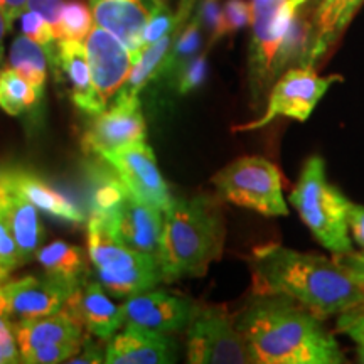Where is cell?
Segmentation results:
<instances>
[{
  "instance_id": "cell-1",
  "label": "cell",
  "mask_w": 364,
  "mask_h": 364,
  "mask_svg": "<svg viewBox=\"0 0 364 364\" xmlns=\"http://www.w3.org/2000/svg\"><path fill=\"white\" fill-rule=\"evenodd\" d=\"M235 322L253 364L348 363L322 318L285 295L255 292Z\"/></svg>"
},
{
  "instance_id": "cell-2",
  "label": "cell",
  "mask_w": 364,
  "mask_h": 364,
  "mask_svg": "<svg viewBox=\"0 0 364 364\" xmlns=\"http://www.w3.org/2000/svg\"><path fill=\"white\" fill-rule=\"evenodd\" d=\"M250 265L255 292L285 295L321 318L364 306V289L336 257L270 243L253 250Z\"/></svg>"
},
{
  "instance_id": "cell-3",
  "label": "cell",
  "mask_w": 364,
  "mask_h": 364,
  "mask_svg": "<svg viewBox=\"0 0 364 364\" xmlns=\"http://www.w3.org/2000/svg\"><path fill=\"white\" fill-rule=\"evenodd\" d=\"M220 198L174 199L164 215L159 267L162 280L204 277L225 252L226 225Z\"/></svg>"
},
{
  "instance_id": "cell-4",
  "label": "cell",
  "mask_w": 364,
  "mask_h": 364,
  "mask_svg": "<svg viewBox=\"0 0 364 364\" xmlns=\"http://www.w3.org/2000/svg\"><path fill=\"white\" fill-rule=\"evenodd\" d=\"M290 203L321 247L334 257L354 252L348 220L353 201L327 179L326 161L321 156L309 157L304 164Z\"/></svg>"
},
{
  "instance_id": "cell-5",
  "label": "cell",
  "mask_w": 364,
  "mask_h": 364,
  "mask_svg": "<svg viewBox=\"0 0 364 364\" xmlns=\"http://www.w3.org/2000/svg\"><path fill=\"white\" fill-rule=\"evenodd\" d=\"M88 255L97 280L113 297H132L162 282L159 258L122 243L98 218L88 221Z\"/></svg>"
},
{
  "instance_id": "cell-6",
  "label": "cell",
  "mask_w": 364,
  "mask_h": 364,
  "mask_svg": "<svg viewBox=\"0 0 364 364\" xmlns=\"http://www.w3.org/2000/svg\"><path fill=\"white\" fill-rule=\"evenodd\" d=\"M213 184L223 201L235 206L252 209L263 216L289 215L279 167L265 157L236 159L218 172Z\"/></svg>"
},
{
  "instance_id": "cell-7",
  "label": "cell",
  "mask_w": 364,
  "mask_h": 364,
  "mask_svg": "<svg viewBox=\"0 0 364 364\" xmlns=\"http://www.w3.org/2000/svg\"><path fill=\"white\" fill-rule=\"evenodd\" d=\"M309 0H250L253 36L250 49V83L253 100L260 102L275 83V61L295 14Z\"/></svg>"
},
{
  "instance_id": "cell-8",
  "label": "cell",
  "mask_w": 364,
  "mask_h": 364,
  "mask_svg": "<svg viewBox=\"0 0 364 364\" xmlns=\"http://www.w3.org/2000/svg\"><path fill=\"white\" fill-rule=\"evenodd\" d=\"M343 76L317 75L316 66H295L282 73L268 91L263 115L250 124L235 127V130H257L272 124L275 118L285 117L297 122H307L316 107L332 85L341 83Z\"/></svg>"
},
{
  "instance_id": "cell-9",
  "label": "cell",
  "mask_w": 364,
  "mask_h": 364,
  "mask_svg": "<svg viewBox=\"0 0 364 364\" xmlns=\"http://www.w3.org/2000/svg\"><path fill=\"white\" fill-rule=\"evenodd\" d=\"M188 361L193 364L253 363L235 317L220 307H196L188 326Z\"/></svg>"
},
{
  "instance_id": "cell-10",
  "label": "cell",
  "mask_w": 364,
  "mask_h": 364,
  "mask_svg": "<svg viewBox=\"0 0 364 364\" xmlns=\"http://www.w3.org/2000/svg\"><path fill=\"white\" fill-rule=\"evenodd\" d=\"M145 120L139 97L118 93L110 108L93 115L81 145L86 154L102 157L125 145L145 142Z\"/></svg>"
},
{
  "instance_id": "cell-11",
  "label": "cell",
  "mask_w": 364,
  "mask_h": 364,
  "mask_svg": "<svg viewBox=\"0 0 364 364\" xmlns=\"http://www.w3.org/2000/svg\"><path fill=\"white\" fill-rule=\"evenodd\" d=\"M76 287L51 275L24 277L0 285V312L11 321H31L63 311Z\"/></svg>"
},
{
  "instance_id": "cell-12",
  "label": "cell",
  "mask_w": 364,
  "mask_h": 364,
  "mask_svg": "<svg viewBox=\"0 0 364 364\" xmlns=\"http://www.w3.org/2000/svg\"><path fill=\"white\" fill-rule=\"evenodd\" d=\"M85 46L93 78L95 107L100 113L124 88L136 61L120 39L100 26L91 29Z\"/></svg>"
},
{
  "instance_id": "cell-13",
  "label": "cell",
  "mask_w": 364,
  "mask_h": 364,
  "mask_svg": "<svg viewBox=\"0 0 364 364\" xmlns=\"http://www.w3.org/2000/svg\"><path fill=\"white\" fill-rule=\"evenodd\" d=\"M102 159L115 169L130 193L157 208L166 215L174 199L171 198L166 181L159 171L154 150L145 142L132 144L112 152Z\"/></svg>"
},
{
  "instance_id": "cell-14",
  "label": "cell",
  "mask_w": 364,
  "mask_h": 364,
  "mask_svg": "<svg viewBox=\"0 0 364 364\" xmlns=\"http://www.w3.org/2000/svg\"><path fill=\"white\" fill-rule=\"evenodd\" d=\"M100 221L127 247L159 257L164 230V213L136 198L134 193L129 191L117 211L108 220Z\"/></svg>"
},
{
  "instance_id": "cell-15",
  "label": "cell",
  "mask_w": 364,
  "mask_h": 364,
  "mask_svg": "<svg viewBox=\"0 0 364 364\" xmlns=\"http://www.w3.org/2000/svg\"><path fill=\"white\" fill-rule=\"evenodd\" d=\"M196 307L189 300L161 292H140L127 300L124 309L125 324H134L157 332H177L186 329Z\"/></svg>"
},
{
  "instance_id": "cell-16",
  "label": "cell",
  "mask_w": 364,
  "mask_h": 364,
  "mask_svg": "<svg viewBox=\"0 0 364 364\" xmlns=\"http://www.w3.org/2000/svg\"><path fill=\"white\" fill-rule=\"evenodd\" d=\"M176 343L164 332L127 324L105 349L108 364H169L176 361Z\"/></svg>"
},
{
  "instance_id": "cell-17",
  "label": "cell",
  "mask_w": 364,
  "mask_h": 364,
  "mask_svg": "<svg viewBox=\"0 0 364 364\" xmlns=\"http://www.w3.org/2000/svg\"><path fill=\"white\" fill-rule=\"evenodd\" d=\"M0 215L16 241L22 265H26L36 258L44 240V228L41 225L38 209L7 181L6 171L0 179Z\"/></svg>"
},
{
  "instance_id": "cell-18",
  "label": "cell",
  "mask_w": 364,
  "mask_h": 364,
  "mask_svg": "<svg viewBox=\"0 0 364 364\" xmlns=\"http://www.w3.org/2000/svg\"><path fill=\"white\" fill-rule=\"evenodd\" d=\"M65 309L78 318L90 334L100 339H112L120 326L125 324L124 309L108 299L107 290L98 280L86 279L73 292Z\"/></svg>"
},
{
  "instance_id": "cell-19",
  "label": "cell",
  "mask_w": 364,
  "mask_h": 364,
  "mask_svg": "<svg viewBox=\"0 0 364 364\" xmlns=\"http://www.w3.org/2000/svg\"><path fill=\"white\" fill-rule=\"evenodd\" d=\"M22 363L38 349L61 343H83V324L63 309L53 316L12 322Z\"/></svg>"
},
{
  "instance_id": "cell-20",
  "label": "cell",
  "mask_w": 364,
  "mask_h": 364,
  "mask_svg": "<svg viewBox=\"0 0 364 364\" xmlns=\"http://www.w3.org/2000/svg\"><path fill=\"white\" fill-rule=\"evenodd\" d=\"M97 26L118 38L136 59L144 51V29L150 12L140 0H93Z\"/></svg>"
},
{
  "instance_id": "cell-21",
  "label": "cell",
  "mask_w": 364,
  "mask_h": 364,
  "mask_svg": "<svg viewBox=\"0 0 364 364\" xmlns=\"http://www.w3.org/2000/svg\"><path fill=\"white\" fill-rule=\"evenodd\" d=\"M6 177L14 188L24 194L36 208L41 209L46 215L61 221L75 223V225H80L86 220L83 209L78 204H75L65 194L51 188L48 182H44L33 172L22 169H6Z\"/></svg>"
},
{
  "instance_id": "cell-22",
  "label": "cell",
  "mask_w": 364,
  "mask_h": 364,
  "mask_svg": "<svg viewBox=\"0 0 364 364\" xmlns=\"http://www.w3.org/2000/svg\"><path fill=\"white\" fill-rule=\"evenodd\" d=\"M56 61L71 86L73 103L88 115H97L93 78L85 41L59 39Z\"/></svg>"
},
{
  "instance_id": "cell-23",
  "label": "cell",
  "mask_w": 364,
  "mask_h": 364,
  "mask_svg": "<svg viewBox=\"0 0 364 364\" xmlns=\"http://www.w3.org/2000/svg\"><path fill=\"white\" fill-rule=\"evenodd\" d=\"M363 0H321L314 12V46L311 66L326 56L349 26Z\"/></svg>"
},
{
  "instance_id": "cell-24",
  "label": "cell",
  "mask_w": 364,
  "mask_h": 364,
  "mask_svg": "<svg viewBox=\"0 0 364 364\" xmlns=\"http://www.w3.org/2000/svg\"><path fill=\"white\" fill-rule=\"evenodd\" d=\"M36 260L48 275L66 282L76 289L88 279V267H86L83 250L65 241H54L48 247L39 248L36 253Z\"/></svg>"
},
{
  "instance_id": "cell-25",
  "label": "cell",
  "mask_w": 364,
  "mask_h": 364,
  "mask_svg": "<svg viewBox=\"0 0 364 364\" xmlns=\"http://www.w3.org/2000/svg\"><path fill=\"white\" fill-rule=\"evenodd\" d=\"M88 191L91 216L105 221L117 211V208L120 206V203L129 193V188L112 166L110 169L93 166L88 171Z\"/></svg>"
},
{
  "instance_id": "cell-26",
  "label": "cell",
  "mask_w": 364,
  "mask_h": 364,
  "mask_svg": "<svg viewBox=\"0 0 364 364\" xmlns=\"http://www.w3.org/2000/svg\"><path fill=\"white\" fill-rule=\"evenodd\" d=\"M48 49L27 36H21L14 41L11 54H9V66L21 76H24L31 86L38 91L39 97H43L44 93L46 76H48Z\"/></svg>"
},
{
  "instance_id": "cell-27",
  "label": "cell",
  "mask_w": 364,
  "mask_h": 364,
  "mask_svg": "<svg viewBox=\"0 0 364 364\" xmlns=\"http://www.w3.org/2000/svg\"><path fill=\"white\" fill-rule=\"evenodd\" d=\"M171 44L172 36L167 34L162 39H159L157 43L147 46L142 54H140V58L136 59L134 70H132L124 88L118 91V93L129 95V97H139L140 90L161 71V68H166V56L169 53Z\"/></svg>"
},
{
  "instance_id": "cell-28",
  "label": "cell",
  "mask_w": 364,
  "mask_h": 364,
  "mask_svg": "<svg viewBox=\"0 0 364 364\" xmlns=\"http://www.w3.org/2000/svg\"><path fill=\"white\" fill-rule=\"evenodd\" d=\"M39 95L24 76L11 66L0 71V108L11 117H17L39 102Z\"/></svg>"
},
{
  "instance_id": "cell-29",
  "label": "cell",
  "mask_w": 364,
  "mask_h": 364,
  "mask_svg": "<svg viewBox=\"0 0 364 364\" xmlns=\"http://www.w3.org/2000/svg\"><path fill=\"white\" fill-rule=\"evenodd\" d=\"M93 14L83 2H68L59 17V39L85 41L93 29Z\"/></svg>"
},
{
  "instance_id": "cell-30",
  "label": "cell",
  "mask_w": 364,
  "mask_h": 364,
  "mask_svg": "<svg viewBox=\"0 0 364 364\" xmlns=\"http://www.w3.org/2000/svg\"><path fill=\"white\" fill-rule=\"evenodd\" d=\"M21 29L24 36L36 41V43L48 49V51L51 49L54 41L58 39L56 33H54V27L41 14L31 11V9H27V11L21 14Z\"/></svg>"
},
{
  "instance_id": "cell-31",
  "label": "cell",
  "mask_w": 364,
  "mask_h": 364,
  "mask_svg": "<svg viewBox=\"0 0 364 364\" xmlns=\"http://www.w3.org/2000/svg\"><path fill=\"white\" fill-rule=\"evenodd\" d=\"M338 329L353 341L358 363L364 364V306L338 316Z\"/></svg>"
},
{
  "instance_id": "cell-32",
  "label": "cell",
  "mask_w": 364,
  "mask_h": 364,
  "mask_svg": "<svg viewBox=\"0 0 364 364\" xmlns=\"http://www.w3.org/2000/svg\"><path fill=\"white\" fill-rule=\"evenodd\" d=\"M199 48H201V21L196 19L186 27L184 33H182L181 38L177 39L174 51H172L169 61L166 63V68L182 65V63L193 56Z\"/></svg>"
},
{
  "instance_id": "cell-33",
  "label": "cell",
  "mask_w": 364,
  "mask_h": 364,
  "mask_svg": "<svg viewBox=\"0 0 364 364\" xmlns=\"http://www.w3.org/2000/svg\"><path fill=\"white\" fill-rule=\"evenodd\" d=\"M22 267V260L19 250H17L16 241H14L11 231L0 215V284L6 282L11 273Z\"/></svg>"
},
{
  "instance_id": "cell-34",
  "label": "cell",
  "mask_w": 364,
  "mask_h": 364,
  "mask_svg": "<svg viewBox=\"0 0 364 364\" xmlns=\"http://www.w3.org/2000/svg\"><path fill=\"white\" fill-rule=\"evenodd\" d=\"M172 24H174L172 12L162 2H156V6L150 11L147 26L144 29V49L169 34Z\"/></svg>"
},
{
  "instance_id": "cell-35",
  "label": "cell",
  "mask_w": 364,
  "mask_h": 364,
  "mask_svg": "<svg viewBox=\"0 0 364 364\" xmlns=\"http://www.w3.org/2000/svg\"><path fill=\"white\" fill-rule=\"evenodd\" d=\"M253 9L247 0H228L223 7V34H233L252 24Z\"/></svg>"
},
{
  "instance_id": "cell-36",
  "label": "cell",
  "mask_w": 364,
  "mask_h": 364,
  "mask_svg": "<svg viewBox=\"0 0 364 364\" xmlns=\"http://www.w3.org/2000/svg\"><path fill=\"white\" fill-rule=\"evenodd\" d=\"M83 343H61L46 346L43 349H38L31 356L24 359L26 364H58L68 363L73 356H76L83 348Z\"/></svg>"
},
{
  "instance_id": "cell-37",
  "label": "cell",
  "mask_w": 364,
  "mask_h": 364,
  "mask_svg": "<svg viewBox=\"0 0 364 364\" xmlns=\"http://www.w3.org/2000/svg\"><path fill=\"white\" fill-rule=\"evenodd\" d=\"M208 76V61L206 54H201V56L191 59V61L182 68L181 76H179V88L181 93H189L196 88H199L204 83Z\"/></svg>"
},
{
  "instance_id": "cell-38",
  "label": "cell",
  "mask_w": 364,
  "mask_h": 364,
  "mask_svg": "<svg viewBox=\"0 0 364 364\" xmlns=\"http://www.w3.org/2000/svg\"><path fill=\"white\" fill-rule=\"evenodd\" d=\"M22 363L11 318L0 312V364Z\"/></svg>"
},
{
  "instance_id": "cell-39",
  "label": "cell",
  "mask_w": 364,
  "mask_h": 364,
  "mask_svg": "<svg viewBox=\"0 0 364 364\" xmlns=\"http://www.w3.org/2000/svg\"><path fill=\"white\" fill-rule=\"evenodd\" d=\"M199 21L211 33L213 41L225 36L223 34V9L218 0H204Z\"/></svg>"
},
{
  "instance_id": "cell-40",
  "label": "cell",
  "mask_w": 364,
  "mask_h": 364,
  "mask_svg": "<svg viewBox=\"0 0 364 364\" xmlns=\"http://www.w3.org/2000/svg\"><path fill=\"white\" fill-rule=\"evenodd\" d=\"M63 0H27V9L41 14L46 21L54 27V33H56L59 39V17H61L63 11Z\"/></svg>"
},
{
  "instance_id": "cell-41",
  "label": "cell",
  "mask_w": 364,
  "mask_h": 364,
  "mask_svg": "<svg viewBox=\"0 0 364 364\" xmlns=\"http://www.w3.org/2000/svg\"><path fill=\"white\" fill-rule=\"evenodd\" d=\"M349 233L354 243L364 250V206L363 204L351 203L349 208Z\"/></svg>"
},
{
  "instance_id": "cell-42",
  "label": "cell",
  "mask_w": 364,
  "mask_h": 364,
  "mask_svg": "<svg viewBox=\"0 0 364 364\" xmlns=\"http://www.w3.org/2000/svg\"><path fill=\"white\" fill-rule=\"evenodd\" d=\"M343 265L348 268V272L356 279V282L364 289V250L361 252H351L336 257Z\"/></svg>"
},
{
  "instance_id": "cell-43",
  "label": "cell",
  "mask_w": 364,
  "mask_h": 364,
  "mask_svg": "<svg viewBox=\"0 0 364 364\" xmlns=\"http://www.w3.org/2000/svg\"><path fill=\"white\" fill-rule=\"evenodd\" d=\"M27 9V0H2V6L0 11L4 12L9 26H12V22L21 17V14Z\"/></svg>"
},
{
  "instance_id": "cell-44",
  "label": "cell",
  "mask_w": 364,
  "mask_h": 364,
  "mask_svg": "<svg viewBox=\"0 0 364 364\" xmlns=\"http://www.w3.org/2000/svg\"><path fill=\"white\" fill-rule=\"evenodd\" d=\"M102 354H100L97 349H93L90 346V348H86L85 353H78L76 356H73V359H70L68 363H102Z\"/></svg>"
},
{
  "instance_id": "cell-45",
  "label": "cell",
  "mask_w": 364,
  "mask_h": 364,
  "mask_svg": "<svg viewBox=\"0 0 364 364\" xmlns=\"http://www.w3.org/2000/svg\"><path fill=\"white\" fill-rule=\"evenodd\" d=\"M9 29H11V26H9L4 12L0 11V58H2V51H4V36H6Z\"/></svg>"
},
{
  "instance_id": "cell-46",
  "label": "cell",
  "mask_w": 364,
  "mask_h": 364,
  "mask_svg": "<svg viewBox=\"0 0 364 364\" xmlns=\"http://www.w3.org/2000/svg\"><path fill=\"white\" fill-rule=\"evenodd\" d=\"M4 171H6V169H2V167H0V179H2V176H4Z\"/></svg>"
},
{
  "instance_id": "cell-47",
  "label": "cell",
  "mask_w": 364,
  "mask_h": 364,
  "mask_svg": "<svg viewBox=\"0 0 364 364\" xmlns=\"http://www.w3.org/2000/svg\"><path fill=\"white\" fill-rule=\"evenodd\" d=\"M0 6H2V0H0Z\"/></svg>"
}]
</instances>
